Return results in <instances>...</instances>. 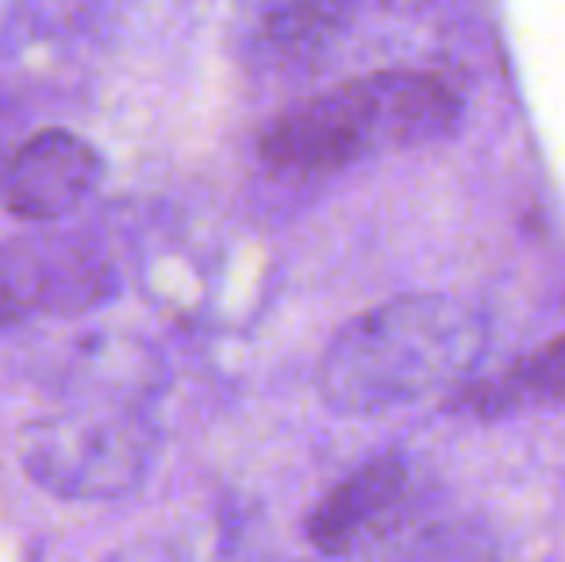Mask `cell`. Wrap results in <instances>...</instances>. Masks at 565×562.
Listing matches in <instances>:
<instances>
[{
  "instance_id": "6da1fadb",
  "label": "cell",
  "mask_w": 565,
  "mask_h": 562,
  "mask_svg": "<svg viewBox=\"0 0 565 562\" xmlns=\"http://www.w3.org/2000/svg\"><path fill=\"white\" fill-rule=\"evenodd\" d=\"M484 320L447 293H408L354 316L320 359V393L342 416H381L466 382Z\"/></svg>"
},
{
  "instance_id": "7a4b0ae2",
  "label": "cell",
  "mask_w": 565,
  "mask_h": 562,
  "mask_svg": "<svg viewBox=\"0 0 565 562\" xmlns=\"http://www.w3.org/2000/svg\"><path fill=\"white\" fill-rule=\"evenodd\" d=\"M461 120L458 89L427 70H381L285 108L258 139L266 166L331 173L377 150H408L450 136Z\"/></svg>"
},
{
  "instance_id": "3957f363",
  "label": "cell",
  "mask_w": 565,
  "mask_h": 562,
  "mask_svg": "<svg viewBox=\"0 0 565 562\" xmlns=\"http://www.w3.org/2000/svg\"><path fill=\"white\" fill-rule=\"evenodd\" d=\"M158 450V432L131 401H74L31 421L20 435V463L35 486L70 501L127 497Z\"/></svg>"
},
{
  "instance_id": "277c9868",
  "label": "cell",
  "mask_w": 565,
  "mask_h": 562,
  "mask_svg": "<svg viewBox=\"0 0 565 562\" xmlns=\"http://www.w3.org/2000/svg\"><path fill=\"white\" fill-rule=\"evenodd\" d=\"M113 293V266L74 235H12L0 243V324L74 316Z\"/></svg>"
},
{
  "instance_id": "5b68a950",
  "label": "cell",
  "mask_w": 565,
  "mask_h": 562,
  "mask_svg": "<svg viewBox=\"0 0 565 562\" xmlns=\"http://www.w3.org/2000/svg\"><path fill=\"white\" fill-rule=\"evenodd\" d=\"M100 173H105V162L82 136L46 128L12 150L0 193L15 216L58 220L97 193Z\"/></svg>"
},
{
  "instance_id": "8992f818",
  "label": "cell",
  "mask_w": 565,
  "mask_h": 562,
  "mask_svg": "<svg viewBox=\"0 0 565 562\" xmlns=\"http://www.w3.org/2000/svg\"><path fill=\"white\" fill-rule=\"evenodd\" d=\"M412 501V466L401 455H377L339 481L312 512L308 540L323 555H354L396 528Z\"/></svg>"
},
{
  "instance_id": "52a82bcc",
  "label": "cell",
  "mask_w": 565,
  "mask_h": 562,
  "mask_svg": "<svg viewBox=\"0 0 565 562\" xmlns=\"http://www.w3.org/2000/svg\"><path fill=\"white\" fill-rule=\"evenodd\" d=\"M565 397V336L546 343L543 351L520 359L504 378L484 382L466 393V409L477 416H504L527 405Z\"/></svg>"
},
{
  "instance_id": "ba28073f",
  "label": "cell",
  "mask_w": 565,
  "mask_h": 562,
  "mask_svg": "<svg viewBox=\"0 0 565 562\" xmlns=\"http://www.w3.org/2000/svg\"><path fill=\"white\" fill-rule=\"evenodd\" d=\"M347 4H285L266 12L258 28V39L274 59L300 62L323 54L350 23Z\"/></svg>"
},
{
  "instance_id": "9c48e42d",
  "label": "cell",
  "mask_w": 565,
  "mask_h": 562,
  "mask_svg": "<svg viewBox=\"0 0 565 562\" xmlns=\"http://www.w3.org/2000/svg\"><path fill=\"white\" fill-rule=\"evenodd\" d=\"M393 562H504V548L484 520H447L412 536Z\"/></svg>"
},
{
  "instance_id": "30bf717a",
  "label": "cell",
  "mask_w": 565,
  "mask_h": 562,
  "mask_svg": "<svg viewBox=\"0 0 565 562\" xmlns=\"http://www.w3.org/2000/svg\"><path fill=\"white\" fill-rule=\"evenodd\" d=\"M31 20H35V12H31V8L0 4V51H15V46L28 39Z\"/></svg>"
},
{
  "instance_id": "8fae6325",
  "label": "cell",
  "mask_w": 565,
  "mask_h": 562,
  "mask_svg": "<svg viewBox=\"0 0 565 562\" xmlns=\"http://www.w3.org/2000/svg\"><path fill=\"white\" fill-rule=\"evenodd\" d=\"M8 162H12V155H4V147H0V185H4V173H8Z\"/></svg>"
}]
</instances>
